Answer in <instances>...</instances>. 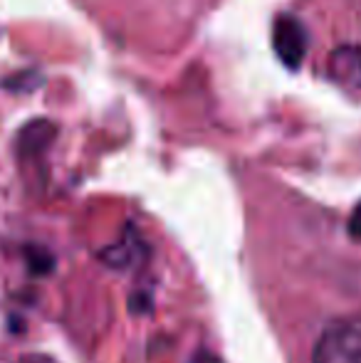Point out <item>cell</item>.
Instances as JSON below:
<instances>
[{
	"mask_svg": "<svg viewBox=\"0 0 361 363\" xmlns=\"http://www.w3.org/2000/svg\"><path fill=\"white\" fill-rule=\"evenodd\" d=\"M312 363H361V316L329 324L314 346Z\"/></svg>",
	"mask_w": 361,
	"mask_h": 363,
	"instance_id": "6da1fadb",
	"label": "cell"
},
{
	"mask_svg": "<svg viewBox=\"0 0 361 363\" xmlns=\"http://www.w3.org/2000/svg\"><path fill=\"white\" fill-rule=\"evenodd\" d=\"M272 48L284 67L297 69L307 55V30L292 15H279L272 28Z\"/></svg>",
	"mask_w": 361,
	"mask_h": 363,
	"instance_id": "7a4b0ae2",
	"label": "cell"
},
{
	"mask_svg": "<svg viewBox=\"0 0 361 363\" xmlns=\"http://www.w3.org/2000/svg\"><path fill=\"white\" fill-rule=\"evenodd\" d=\"M332 72L344 82L361 84V48L337 50L332 57Z\"/></svg>",
	"mask_w": 361,
	"mask_h": 363,
	"instance_id": "3957f363",
	"label": "cell"
},
{
	"mask_svg": "<svg viewBox=\"0 0 361 363\" xmlns=\"http://www.w3.org/2000/svg\"><path fill=\"white\" fill-rule=\"evenodd\" d=\"M349 233H352V238L361 240V203L354 208L352 218H349Z\"/></svg>",
	"mask_w": 361,
	"mask_h": 363,
	"instance_id": "277c9868",
	"label": "cell"
}]
</instances>
